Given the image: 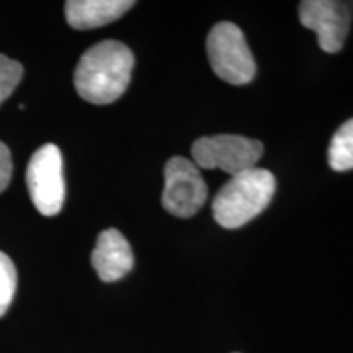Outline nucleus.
Returning a JSON list of instances; mask_svg holds the SVG:
<instances>
[{
  "instance_id": "obj_11",
  "label": "nucleus",
  "mask_w": 353,
  "mask_h": 353,
  "mask_svg": "<svg viewBox=\"0 0 353 353\" xmlns=\"http://www.w3.org/2000/svg\"><path fill=\"white\" fill-rule=\"evenodd\" d=\"M17 291L15 265L7 254L0 252V317L10 307Z\"/></svg>"
},
{
  "instance_id": "obj_2",
  "label": "nucleus",
  "mask_w": 353,
  "mask_h": 353,
  "mask_svg": "<svg viewBox=\"0 0 353 353\" xmlns=\"http://www.w3.org/2000/svg\"><path fill=\"white\" fill-rule=\"evenodd\" d=\"M276 179L270 170L254 167L231 176L213 200V216L219 226L237 229L252 221L270 205Z\"/></svg>"
},
{
  "instance_id": "obj_4",
  "label": "nucleus",
  "mask_w": 353,
  "mask_h": 353,
  "mask_svg": "<svg viewBox=\"0 0 353 353\" xmlns=\"http://www.w3.org/2000/svg\"><path fill=\"white\" fill-rule=\"evenodd\" d=\"M192 156L200 169H221L234 176L254 169L263 156V144L237 134L205 136L193 143Z\"/></svg>"
},
{
  "instance_id": "obj_9",
  "label": "nucleus",
  "mask_w": 353,
  "mask_h": 353,
  "mask_svg": "<svg viewBox=\"0 0 353 353\" xmlns=\"http://www.w3.org/2000/svg\"><path fill=\"white\" fill-rule=\"evenodd\" d=\"M134 6L131 0H69L65 20L76 30H90L108 25Z\"/></svg>"
},
{
  "instance_id": "obj_10",
  "label": "nucleus",
  "mask_w": 353,
  "mask_h": 353,
  "mask_svg": "<svg viewBox=\"0 0 353 353\" xmlns=\"http://www.w3.org/2000/svg\"><path fill=\"white\" fill-rule=\"evenodd\" d=\"M329 165L335 172L353 169V118L343 123L330 141Z\"/></svg>"
},
{
  "instance_id": "obj_13",
  "label": "nucleus",
  "mask_w": 353,
  "mask_h": 353,
  "mask_svg": "<svg viewBox=\"0 0 353 353\" xmlns=\"http://www.w3.org/2000/svg\"><path fill=\"white\" fill-rule=\"evenodd\" d=\"M12 170L13 164L10 151H8L7 145L0 141V193L8 187V183H10Z\"/></svg>"
},
{
  "instance_id": "obj_3",
  "label": "nucleus",
  "mask_w": 353,
  "mask_h": 353,
  "mask_svg": "<svg viewBox=\"0 0 353 353\" xmlns=\"http://www.w3.org/2000/svg\"><path fill=\"white\" fill-rule=\"evenodd\" d=\"M211 69L219 79L231 85L252 82L257 72L252 52L244 33L231 21H221L211 28L206 39Z\"/></svg>"
},
{
  "instance_id": "obj_7",
  "label": "nucleus",
  "mask_w": 353,
  "mask_h": 353,
  "mask_svg": "<svg viewBox=\"0 0 353 353\" xmlns=\"http://www.w3.org/2000/svg\"><path fill=\"white\" fill-rule=\"evenodd\" d=\"M299 21L316 33L321 50L330 54L342 50L352 23L347 3L337 0H304Z\"/></svg>"
},
{
  "instance_id": "obj_6",
  "label": "nucleus",
  "mask_w": 353,
  "mask_h": 353,
  "mask_svg": "<svg viewBox=\"0 0 353 353\" xmlns=\"http://www.w3.org/2000/svg\"><path fill=\"white\" fill-rule=\"evenodd\" d=\"M162 206L176 218H192L208 198V187L195 165L185 157H172L165 164Z\"/></svg>"
},
{
  "instance_id": "obj_14",
  "label": "nucleus",
  "mask_w": 353,
  "mask_h": 353,
  "mask_svg": "<svg viewBox=\"0 0 353 353\" xmlns=\"http://www.w3.org/2000/svg\"><path fill=\"white\" fill-rule=\"evenodd\" d=\"M347 7H348V12H350V20L353 21V2L347 3Z\"/></svg>"
},
{
  "instance_id": "obj_8",
  "label": "nucleus",
  "mask_w": 353,
  "mask_h": 353,
  "mask_svg": "<svg viewBox=\"0 0 353 353\" xmlns=\"http://www.w3.org/2000/svg\"><path fill=\"white\" fill-rule=\"evenodd\" d=\"M92 265L101 281L121 280L131 272L134 265L130 242L118 229H105L100 232L97 245L92 252Z\"/></svg>"
},
{
  "instance_id": "obj_5",
  "label": "nucleus",
  "mask_w": 353,
  "mask_h": 353,
  "mask_svg": "<svg viewBox=\"0 0 353 353\" xmlns=\"http://www.w3.org/2000/svg\"><path fill=\"white\" fill-rule=\"evenodd\" d=\"M26 187L34 208L43 216H56L64 205L63 156L56 144H44L30 159Z\"/></svg>"
},
{
  "instance_id": "obj_1",
  "label": "nucleus",
  "mask_w": 353,
  "mask_h": 353,
  "mask_svg": "<svg viewBox=\"0 0 353 353\" xmlns=\"http://www.w3.org/2000/svg\"><path fill=\"white\" fill-rule=\"evenodd\" d=\"M134 68V56L126 44L107 39L88 48L79 61L74 83L88 103L108 105L125 94Z\"/></svg>"
},
{
  "instance_id": "obj_12",
  "label": "nucleus",
  "mask_w": 353,
  "mask_h": 353,
  "mask_svg": "<svg viewBox=\"0 0 353 353\" xmlns=\"http://www.w3.org/2000/svg\"><path fill=\"white\" fill-rule=\"evenodd\" d=\"M23 77V65L0 54V105L13 94Z\"/></svg>"
}]
</instances>
